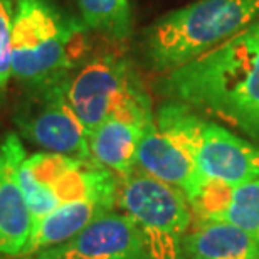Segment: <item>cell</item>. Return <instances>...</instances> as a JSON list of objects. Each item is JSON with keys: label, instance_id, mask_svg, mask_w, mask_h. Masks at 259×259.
<instances>
[{"label": "cell", "instance_id": "5bb4252c", "mask_svg": "<svg viewBox=\"0 0 259 259\" xmlns=\"http://www.w3.org/2000/svg\"><path fill=\"white\" fill-rule=\"evenodd\" d=\"M180 259H259V242L229 222H199L185 234Z\"/></svg>", "mask_w": 259, "mask_h": 259}, {"label": "cell", "instance_id": "2e32d148", "mask_svg": "<svg viewBox=\"0 0 259 259\" xmlns=\"http://www.w3.org/2000/svg\"><path fill=\"white\" fill-rule=\"evenodd\" d=\"M82 24L113 39H125L132 32L130 0H76Z\"/></svg>", "mask_w": 259, "mask_h": 259}, {"label": "cell", "instance_id": "ac0fdd59", "mask_svg": "<svg viewBox=\"0 0 259 259\" xmlns=\"http://www.w3.org/2000/svg\"><path fill=\"white\" fill-rule=\"evenodd\" d=\"M12 19V0H0V96L7 90V84L12 77V46H10Z\"/></svg>", "mask_w": 259, "mask_h": 259}, {"label": "cell", "instance_id": "277c9868", "mask_svg": "<svg viewBox=\"0 0 259 259\" xmlns=\"http://www.w3.org/2000/svg\"><path fill=\"white\" fill-rule=\"evenodd\" d=\"M20 187L34 222L71 202L95 200L113 210L121 180L93 158L40 152L25 158Z\"/></svg>", "mask_w": 259, "mask_h": 259}, {"label": "cell", "instance_id": "30bf717a", "mask_svg": "<svg viewBox=\"0 0 259 259\" xmlns=\"http://www.w3.org/2000/svg\"><path fill=\"white\" fill-rule=\"evenodd\" d=\"M194 160L207 182L234 187L259 177V148L214 123L205 121Z\"/></svg>", "mask_w": 259, "mask_h": 259}, {"label": "cell", "instance_id": "52a82bcc", "mask_svg": "<svg viewBox=\"0 0 259 259\" xmlns=\"http://www.w3.org/2000/svg\"><path fill=\"white\" fill-rule=\"evenodd\" d=\"M29 91L14 116L20 135L44 152L91 158L90 135L67 103L64 82Z\"/></svg>", "mask_w": 259, "mask_h": 259}, {"label": "cell", "instance_id": "e0dca14e", "mask_svg": "<svg viewBox=\"0 0 259 259\" xmlns=\"http://www.w3.org/2000/svg\"><path fill=\"white\" fill-rule=\"evenodd\" d=\"M155 125L177 147L187 152L192 158L195 157V150L205 121L197 116L189 108V105H185V103H167V105H163L158 111Z\"/></svg>", "mask_w": 259, "mask_h": 259}, {"label": "cell", "instance_id": "9c48e42d", "mask_svg": "<svg viewBox=\"0 0 259 259\" xmlns=\"http://www.w3.org/2000/svg\"><path fill=\"white\" fill-rule=\"evenodd\" d=\"M25 158L20 138L9 133L0 145V259H20L32 236L34 219L19 179Z\"/></svg>", "mask_w": 259, "mask_h": 259}, {"label": "cell", "instance_id": "7a4b0ae2", "mask_svg": "<svg viewBox=\"0 0 259 259\" xmlns=\"http://www.w3.org/2000/svg\"><path fill=\"white\" fill-rule=\"evenodd\" d=\"M12 76L29 90L61 84L81 64L84 24L67 17L53 0H14Z\"/></svg>", "mask_w": 259, "mask_h": 259}, {"label": "cell", "instance_id": "5b68a950", "mask_svg": "<svg viewBox=\"0 0 259 259\" xmlns=\"http://www.w3.org/2000/svg\"><path fill=\"white\" fill-rule=\"evenodd\" d=\"M64 95L88 135L111 115L140 121L153 118L142 82L118 54H100L77 66L64 81Z\"/></svg>", "mask_w": 259, "mask_h": 259}, {"label": "cell", "instance_id": "9a60e30c", "mask_svg": "<svg viewBox=\"0 0 259 259\" xmlns=\"http://www.w3.org/2000/svg\"><path fill=\"white\" fill-rule=\"evenodd\" d=\"M110 210L111 209L95 200L71 202V204L59 207L34 222L32 236L20 259H30L39 252L69 241L88 224H91L95 219Z\"/></svg>", "mask_w": 259, "mask_h": 259}, {"label": "cell", "instance_id": "8992f818", "mask_svg": "<svg viewBox=\"0 0 259 259\" xmlns=\"http://www.w3.org/2000/svg\"><path fill=\"white\" fill-rule=\"evenodd\" d=\"M118 204L142 232L152 259H180L182 241L192 224V209L179 189L133 172L120 182Z\"/></svg>", "mask_w": 259, "mask_h": 259}, {"label": "cell", "instance_id": "7c38bea8", "mask_svg": "<svg viewBox=\"0 0 259 259\" xmlns=\"http://www.w3.org/2000/svg\"><path fill=\"white\" fill-rule=\"evenodd\" d=\"M190 207L199 222H229L259 242V177L234 187L205 182Z\"/></svg>", "mask_w": 259, "mask_h": 259}, {"label": "cell", "instance_id": "ba28073f", "mask_svg": "<svg viewBox=\"0 0 259 259\" xmlns=\"http://www.w3.org/2000/svg\"><path fill=\"white\" fill-rule=\"evenodd\" d=\"M30 259H152L128 214L106 212L69 241Z\"/></svg>", "mask_w": 259, "mask_h": 259}, {"label": "cell", "instance_id": "8fae6325", "mask_svg": "<svg viewBox=\"0 0 259 259\" xmlns=\"http://www.w3.org/2000/svg\"><path fill=\"white\" fill-rule=\"evenodd\" d=\"M137 165L140 172L179 189L187 197L189 204L207 182L200 175L194 158L165 137L155 121L148 123L143 130L137 152Z\"/></svg>", "mask_w": 259, "mask_h": 259}, {"label": "cell", "instance_id": "6da1fadb", "mask_svg": "<svg viewBox=\"0 0 259 259\" xmlns=\"http://www.w3.org/2000/svg\"><path fill=\"white\" fill-rule=\"evenodd\" d=\"M167 90L259 140V20L204 56L170 71Z\"/></svg>", "mask_w": 259, "mask_h": 259}, {"label": "cell", "instance_id": "3957f363", "mask_svg": "<svg viewBox=\"0 0 259 259\" xmlns=\"http://www.w3.org/2000/svg\"><path fill=\"white\" fill-rule=\"evenodd\" d=\"M259 19V0H197L160 17L145 48L155 69L174 71L234 37Z\"/></svg>", "mask_w": 259, "mask_h": 259}, {"label": "cell", "instance_id": "4fadbf2b", "mask_svg": "<svg viewBox=\"0 0 259 259\" xmlns=\"http://www.w3.org/2000/svg\"><path fill=\"white\" fill-rule=\"evenodd\" d=\"M150 121L125 115H111L90 133L91 158L123 180L137 167V152L143 130Z\"/></svg>", "mask_w": 259, "mask_h": 259}]
</instances>
